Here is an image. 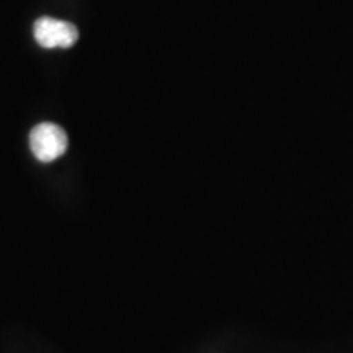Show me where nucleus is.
Returning <instances> with one entry per match:
<instances>
[{"mask_svg": "<svg viewBox=\"0 0 353 353\" xmlns=\"http://www.w3.org/2000/svg\"><path fill=\"white\" fill-rule=\"evenodd\" d=\"M30 148L39 162H52L68 149V134L54 123H41L30 132Z\"/></svg>", "mask_w": 353, "mask_h": 353, "instance_id": "1", "label": "nucleus"}, {"mask_svg": "<svg viewBox=\"0 0 353 353\" xmlns=\"http://www.w3.org/2000/svg\"><path fill=\"white\" fill-rule=\"evenodd\" d=\"M33 33L37 43L41 48H46V50H54V48L68 50V48H72L77 43L79 38L77 28L72 23L50 19V17L39 19L34 23Z\"/></svg>", "mask_w": 353, "mask_h": 353, "instance_id": "2", "label": "nucleus"}]
</instances>
